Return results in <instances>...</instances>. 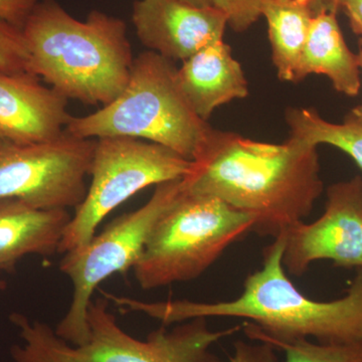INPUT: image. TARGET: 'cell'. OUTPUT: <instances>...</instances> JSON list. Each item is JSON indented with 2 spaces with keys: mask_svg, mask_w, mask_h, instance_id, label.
<instances>
[{
  "mask_svg": "<svg viewBox=\"0 0 362 362\" xmlns=\"http://www.w3.org/2000/svg\"><path fill=\"white\" fill-rule=\"evenodd\" d=\"M339 6L340 11L346 14L354 33L362 35V0H340Z\"/></svg>",
  "mask_w": 362,
  "mask_h": 362,
  "instance_id": "23",
  "label": "cell"
},
{
  "mask_svg": "<svg viewBox=\"0 0 362 362\" xmlns=\"http://www.w3.org/2000/svg\"><path fill=\"white\" fill-rule=\"evenodd\" d=\"M213 6L225 13L237 33L246 32L262 16L261 0H213Z\"/></svg>",
  "mask_w": 362,
  "mask_h": 362,
  "instance_id": "20",
  "label": "cell"
},
{
  "mask_svg": "<svg viewBox=\"0 0 362 362\" xmlns=\"http://www.w3.org/2000/svg\"><path fill=\"white\" fill-rule=\"evenodd\" d=\"M213 127L181 92L175 62L151 51L136 57L120 95L95 113L71 117L66 132L82 139L131 137L194 160Z\"/></svg>",
  "mask_w": 362,
  "mask_h": 362,
  "instance_id": "5",
  "label": "cell"
},
{
  "mask_svg": "<svg viewBox=\"0 0 362 362\" xmlns=\"http://www.w3.org/2000/svg\"><path fill=\"white\" fill-rule=\"evenodd\" d=\"M177 81L188 103L206 122L218 107L249 94L242 66L223 40L185 59L177 68Z\"/></svg>",
  "mask_w": 362,
  "mask_h": 362,
  "instance_id": "13",
  "label": "cell"
},
{
  "mask_svg": "<svg viewBox=\"0 0 362 362\" xmlns=\"http://www.w3.org/2000/svg\"><path fill=\"white\" fill-rule=\"evenodd\" d=\"M261 13L268 21L272 58L279 78L296 83L313 14L299 0H261Z\"/></svg>",
  "mask_w": 362,
  "mask_h": 362,
  "instance_id": "16",
  "label": "cell"
},
{
  "mask_svg": "<svg viewBox=\"0 0 362 362\" xmlns=\"http://www.w3.org/2000/svg\"><path fill=\"white\" fill-rule=\"evenodd\" d=\"M108 304L105 297L90 302V337L81 345L58 337L47 323L11 313L9 320L23 341L11 347V357L16 362H223L211 349L240 328L213 330L206 318H195L173 329L163 326L141 340L120 327Z\"/></svg>",
  "mask_w": 362,
  "mask_h": 362,
  "instance_id": "4",
  "label": "cell"
},
{
  "mask_svg": "<svg viewBox=\"0 0 362 362\" xmlns=\"http://www.w3.org/2000/svg\"><path fill=\"white\" fill-rule=\"evenodd\" d=\"M310 9L314 16L321 13L337 14L340 11V0H299Z\"/></svg>",
  "mask_w": 362,
  "mask_h": 362,
  "instance_id": "24",
  "label": "cell"
},
{
  "mask_svg": "<svg viewBox=\"0 0 362 362\" xmlns=\"http://www.w3.org/2000/svg\"><path fill=\"white\" fill-rule=\"evenodd\" d=\"M290 137L318 146L327 144L349 154L362 169V122L349 115L344 122L324 120L314 109L290 108L286 112Z\"/></svg>",
  "mask_w": 362,
  "mask_h": 362,
  "instance_id": "17",
  "label": "cell"
},
{
  "mask_svg": "<svg viewBox=\"0 0 362 362\" xmlns=\"http://www.w3.org/2000/svg\"><path fill=\"white\" fill-rule=\"evenodd\" d=\"M357 57H358L359 66H361V71H362V39L359 40L358 42V54H357ZM349 115L362 122V104L350 112Z\"/></svg>",
  "mask_w": 362,
  "mask_h": 362,
  "instance_id": "25",
  "label": "cell"
},
{
  "mask_svg": "<svg viewBox=\"0 0 362 362\" xmlns=\"http://www.w3.org/2000/svg\"><path fill=\"white\" fill-rule=\"evenodd\" d=\"M181 189L182 180L157 185L144 206L119 216L85 246L65 252L59 270L70 278L74 291L69 310L54 330L58 337L74 345L89 339L87 316L93 293L114 274L133 269L156 221Z\"/></svg>",
  "mask_w": 362,
  "mask_h": 362,
  "instance_id": "8",
  "label": "cell"
},
{
  "mask_svg": "<svg viewBox=\"0 0 362 362\" xmlns=\"http://www.w3.org/2000/svg\"><path fill=\"white\" fill-rule=\"evenodd\" d=\"M192 161L185 192L251 214L252 232L274 239L303 221L323 192L317 147L296 138L273 144L213 128Z\"/></svg>",
  "mask_w": 362,
  "mask_h": 362,
  "instance_id": "1",
  "label": "cell"
},
{
  "mask_svg": "<svg viewBox=\"0 0 362 362\" xmlns=\"http://www.w3.org/2000/svg\"><path fill=\"white\" fill-rule=\"evenodd\" d=\"M71 216L68 209H39L16 199H0V272L14 273L28 255L59 251Z\"/></svg>",
  "mask_w": 362,
  "mask_h": 362,
  "instance_id": "14",
  "label": "cell"
},
{
  "mask_svg": "<svg viewBox=\"0 0 362 362\" xmlns=\"http://www.w3.org/2000/svg\"><path fill=\"white\" fill-rule=\"evenodd\" d=\"M257 340L283 350L285 362H362V342H312L309 338Z\"/></svg>",
  "mask_w": 362,
  "mask_h": 362,
  "instance_id": "18",
  "label": "cell"
},
{
  "mask_svg": "<svg viewBox=\"0 0 362 362\" xmlns=\"http://www.w3.org/2000/svg\"><path fill=\"white\" fill-rule=\"evenodd\" d=\"M254 225L251 214L182 187L152 228L133 267L135 279L144 290L194 280Z\"/></svg>",
  "mask_w": 362,
  "mask_h": 362,
  "instance_id": "6",
  "label": "cell"
},
{
  "mask_svg": "<svg viewBox=\"0 0 362 362\" xmlns=\"http://www.w3.org/2000/svg\"><path fill=\"white\" fill-rule=\"evenodd\" d=\"M68 102L32 74L0 71V140L37 144L57 139L73 117Z\"/></svg>",
  "mask_w": 362,
  "mask_h": 362,
  "instance_id": "12",
  "label": "cell"
},
{
  "mask_svg": "<svg viewBox=\"0 0 362 362\" xmlns=\"http://www.w3.org/2000/svg\"><path fill=\"white\" fill-rule=\"evenodd\" d=\"M39 0H0V20L23 30Z\"/></svg>",
  "mask_w": 362,
  "mask_h": 362,
  "instance_id": "22",
  "label": "cell"
},
{
  "mask_svg": "<svg viewBox=\"0 0 362 362\" xmlns=\"http://www.w3.org/2000/svg\"><path fill=\"white\" fill-rule=\"evenodd\" d=\"M21 32L28 71L66 99L104 107L125 89L134 58L120 18L93 11L78 21L56 0H42Z\"/></svg>",
  "mask_w": 362,
  "mask_h": 362,
  "instance_id": "3",
  "label": "cell"
},
{
  "mask_svg": "<svg viewBox=\"0 0 362 362\" xmlns=\"http://www.w3.org/2000/svg\"><path fill=\"white\" fill-rule=\"evenodd\" d=\"M337 16H314L298 66L296 83L311 74L325 75L337 92L356 97L361 86L358 57L347 47Z\"/></svg>",
  "mask_w": 362,
  "mask_h": 362,
  "instance_id": "15",
  "label": "cell"
},
{
  "mask_svg": "<svg viewBox=\"0 0 362 362\" xmlns=\"http://www.w3.org/2000/svg\"><path fill=\"white\" fill-rule=\"evenodd\" d=\"M185 4L195 7H209L213 6V0H180Z\"/></svg>",
  "mask_w": 362,
  "mask_h": 362,
  "instance_id": "26",
  "label": "cell"
},
{
  "mask_svg": "<svg viewBox=\"0 0 362 362\" xmlns=\"http://www.w3.org/2000/svg\"><path fill=\"white\" fill-rule=\"evenodd\" d=\"M286 233L264 250L263 265L247 276L244 290L230 301L144 302L104 292V297L125 313L140 312L164 325L207 317L249 320L250 339L315 338L321 343L362 342V269L345 296L330 302L305 296L286 275L283 255Z\"/></svg>",
  "mask_w": 362,
  "mask_h": 362,
  "instance_id": "2",
  "label": "cell"
},
{
  "mask_svg": "<svg viewBox=\"0 0 362 362\" xmlns=\"http://www.w3.org/2000/svg\"><path fill=\"white\" fill-rule=\"evenodd\" d=\"M6 282L4 280H2V279H0V290H4L6 288Z\"/></svg>",
  "mask_w": 362,
  "mask_h": 362,
  "instance_id": "27",
  "label": "cell"
},
{
  "mask_svg": "<svg viewBox=\"0 0 362 362\" xmlns=\"http://www.w3.org/2000/svg\"><path fill=\"white\" fill-rule=\"evenodd\" d=\"M329 259L335 266L362 269V177L330 185L325 211L312 223L288 228L283 265L300 277L313 262Z\"/></svg>",
  "mask_w": 362,
  "mask_h": 362,
  "instance_id": "10",
  "label": "cell"
},
{
  "mask_svg": "<svg viewBox=\"0 0 362 362\" xmlns=\"http://www.w3.org/2000/svg\"><path fill=\"white\" fill-rule=\"evenodd\" d=\"M194 161L173 150L131 137L96 140L90 187L64 232L59 252L85 246L102 221L131 197L151 185L183 180Z\"/></svg>",
  "mask_w": 362,
  "mask_h": 362,
  "instance_id": "7",
  "label": "cell"
},
{
  "mask_svg": "<svg viewBox=\"0 0 362 362\" xmlns=\"http://www.w3.org/2000/svg\"><path fill=\"white\" fill-rule=\"evenodd\" d=\"M132 23L148 51L183 62L223 40L228 18L214 6L195 7L180 0H137Z\"/></svg>",
  "mask_w": 362,
  "mask_h": 362,
  "instance_id": "11",
  "label": "cell"
},
{
  "mask_svg": "<svg viewBox=\"0 0 362 362\" xmlns=\"http://www.w3.org/2000/svg\"><path fill=\"white\" fill-rule=\"evenodd\" d=\"M30 56L20 28L0 20V71L30 73Z\"/></svg>",
  "mask_w": 362,
  "mask_h": 362,
  "instance_id": "19",
  "label": "cell"
},
{
  "mask_svg": "<svg viewBox=\"0 0 362 362\" xmlns=\"http://www.w3.org/2000/svg\"><path fill=\"white\" fill-rule=\"evenodd\" d=\"M96 140L64 132L52 141L18 144L0 140V199L39 209L80 206L87 194Z\"/></svg>",
  "mask_w": 362,
  "mask_h": 362,
  "instance_id": "9",
  "label": "cell"
},
{
  "mask_svg": "<svg viewBox=\"0 0 362 362\" xmlns=\"http://www.w3.org/2000/svg\"><path fill=\"white\" fill-rule=\"evenodd\" d=\"M277 349L269 343L239 340L233 344L230 362H279Z\"/></svg>",
  "mask_w": 362,
  "mask_h": 362,
  "instance_id": "21",
  "label": "cell"
}]
</instances>
